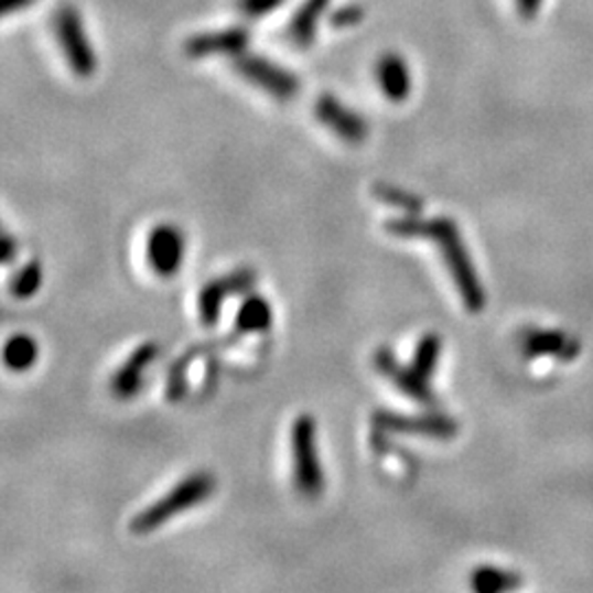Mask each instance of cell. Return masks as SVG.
Segmentation results:
<instances>
[{"label": "cell", "mask_w": 593, "mask_h": 593, "mask_svg": "<svg viewBox=\"0 0 593 593\" xmlns=\"http://www.w3.org/2000/svg\"><path fill=\"white\" fill-rule=\"evenodd\" d=\"M385 231L396 238H429L442 251L444 265L460 291L464 305L471 312H482L486 305V291L473 267V260L464 247L462 234L451 218H420L418 214H407L385 223Z\"/></svg>", "instance_id": "6da1fadb"}, {"label": "cell", "mask_w": 593, "mask_h": 593, "mask_svg": "<svg viewBox=\"0 0 593 593\" xmlns=\"http://www.w3.org/2000/svg\"><path fill=\"white\" fill-rule=\"evenodd\" d=\"M214 490H216V477L212 473L201 471V473L187 475L165 497H161L159 502L148 506L143 513H139L132 519L130 530L134 535H150V532L159 530L161 526H165L170 519H174V517L196 508L205 499H209L214 495Z\"/></svg>", "instance_id": "7a4b0ae2"}, {"label": "cell", "mask_w": 593, "mask_h": 593, "mask_svg": "<svg viewBox=\"0 0 593 593\" xmlns=\"http://www.w3.org/2000/svg\"><path fill=\"white\" fill-rule=\"evenodd\" d=\"M291 455H293V479L296 490L308 499L319 497L325 488V477L319 460L316 422L308 413L299 416L293 422Z\"/></svg>", "instance_id": "3957f363"}, {"label": "cell", "mask_w": 593, "mask_h": 593, "mask_svg": "<svg viewBox=\"0 0 593 593\" xmlns=\"http://www.w3.org/2000/svg\"><path fill=\"white\" fill-rule=\"evenodd\" d=\"M51 24L71 71L77 77H90L97 68V57L90 46V40L86 37L79 11L73 4H62L53 13Z\"/></svg>", "instance_id": "277c9868"}, {"label": "cell", "mask_w": 593, "mask_h": 593, "mask_svg": "<svg viewBox=\"0 0 593 593\" xmlns=\"http://www.w3.org/2000/svg\"><path fill=\"white\" fill-rule=\"evenodd\" d=\"M374 427L385 433H400V435H422L433 440H451L460 431V424L442 413H400L380 409L371 418Z\"/></svg>", "instance_id": "5b68a950"}, {"label": "cell", "mask_w": 593, "mask_h": 593, "mask_svg": "<svg viewBox=\"0 0 593 593\" xmlns=\"http://www.w3.org/2000/svg\"><path fill=\"white\" fill-rule=\"evenodd\" d=\"M234 68L247 82H251L254 86H258L260 90L269 93L276 99H293L299 93V79L295 75L269 57L245 51L236 57Z\"/></svg>", "instance_id": "8992f818"}, {"label": "cell", "mask_w": 593, "mask_h": 593, "mask_svg": "<svg viewBox=\"0 0 593 593\" xmlns=\"http://www.w3.org/2000/svg\"><path fill=\"white\" fill-rule=\"evenodd\" d=\"M258 282V273L249 267L236 269L229 276H223L220 280L209 282L201 295H198V314L203 325H216L223 312V303L227 296L247 295L254 291Z\"/></svg>", "instance_id": "52a82bcc"}, {"label": "cell", "mask_w": 593, "mask_h": 593, "mask_svg": "<svg viewBox=\"0 0 593 593\" xmlns=\"http://www.w3.org/2000/svg\"><path fill=\"white\" fill-rule=\"evenodd\" d=\"M314 117L332 130L341 141L349 145H358L367 139V121L356 110L347 108L338 97L334 95H321L314 104Z\"/></svg>", "instance_id": "ba28073f"}, {"label": "cell", "mask_w": 593, "mask_h": 593, "mask_svg": "<svg viewBox=\"0 0 593 593\" xmlns=\"http://www.w3.org/2000/svg\"><path fill=\"white\" fill-rule=\"evenodd\" d=\"M148 265L161 278H172L181 271L185 258V236L174 225H159L148 236Z\"/></svg>", "instance_id": "9c48e42d"}, {"label": "cell", "mask_w": 593, "mask_h": 593, "mask_svg": "<svg viewBox=\"0 0 593 593\" xmlns=\"http://www.w3.org/2000/svg\"><path fill=\"white\" fill-rule=\"evenodd\" d=\"M374 367L378 369V374H382L385 378H389L411 400H416L420 405H427V407H433L435 405V393H433L429 380H424L422 376H418L411 365L405 367L389 347L376 349V354H374Z\"/></svg>", "instance_id": "30bf717a"}, {"label": "cell", "mask_w": 593, "mask_h": 593, "mask_svg": "<svg viewBox=\"0 0 593 593\" xmlns=\"http://www.w3.org/2000/svg\"><path fill=\"white\" fill-rule=\"evenodd\" d=\"M251 42V33L245 26L220 29L212 33H198L187 40L185 53L190 57H207V55H240L247 51Z\"/></svg>", "instance_id": "8fae6325"}, {"label": "cell", "mask_w": 593, "mask_h": 593, "mask_svg": "<svg viewBox=\"0 0 593 593\" xmlns=\"http://www.w3.org/2000/svg\"><path fill=\"white\" fill-rule=\"evenodd\" d=\"M159 356V347L154 343H143L134 347V352L123 360V365L115 371L112 376V393L121 400L132 398L141 385H143V374L152 365V360Z\"/></svg>", "instance_id": "7c38bea8"}, {"label": "cell", "mask_w": 593, "mask_h": 593, "mask_svg": "<svg viewBox=\"0 0 593 593\" xmlns=\"http://www.w3.org/2000/svg\"><path fill=\"white\" fill-rule=\"evenodd\" d=\"M376 77L380 84V90L391 101L400 104L411 93V73L407 62L398 53H387L376 64Z\"/></svg>", "instance_id": "4fadbf2b"}, {"label": "cell", "mask_w": 593, "mask_h": 593, "mask_svg": "<svg viewBox=\"0 0 593 593\" xmlns=\"http://www.w3.org/2000/svg\"><path fill=\"white\" fill-rule=\"evenodd\" d=\"M521 347L528 356H557L563 360H570L579 354V343L572 341L563 332H546V330H532L524 336Z\"/></svg>", "instance_id": "5bb4252c"}, {"label": "cell", "mask_w": 593, "mask_h": 593, "mask_svg": "<svg viewBox=\"0 0 593 593\" xmlns=\"http://www.w3.org/2000/svg\"><path fill=\"white\" fill-rule=\"evenodd\" d=\"M273 323V308L265 296L251 295L245 299V303L238 310L236 316V336L242 334H260L267 332Z\"/></svg>", "instance_id": "9a60e30c"}, {"label": "cell", "mask_w": 593, "mask_h": 593, "mask_svg": "<svg viewBox=\"0 0 593 593\" xmlns=\"http://www.w3.org/2000/svg\"><path fill=\"white\" fill-rule=\"evenodd\" d=\"M330 0H305L301 4V9L296 11L295 18L289 24V37L295 46H308L312 44L314 35H316V24L321 13L327 9Z\"/></svg>", "instance_id": "2e32d148"}, {"label": "cell", "mask_w": 593, "mask_h": 593, "mask_svg": "<svg viewBox=\"0 0 593 593\" xmlns=\"http://www.w3.org/2000/svg\"><path fill=\"white\" fill-rule=\"evenodd\" d=\"M440 356H442V336L435 334V332H427L416 345L411 367H413V371L418 376H422L424 380L431 382V378H433V374L438 369Z\"/></svg>", "instance_id": "e0dca14e"}, {"label": "cell", "mask_w": 593, "mask_h": 593, "mask_svg": "<svg viewBox=\"0 0 593 593\" xmlns=\"http://www.w3.org/2000/svg\"><path fill=\"white\" fill-rule=\"evenodd\" d=\"M521 585H524V581L519 574H513V572H506L499 568H490V565L475 570L473 579H471V587L479 593L510 592V590H517Z\"/></svg>", "instance_id": "ac0fdd59"}, {"label": "cell", "mask_w": 593, "mask_h": 593, "mask_svg": "<svg viewBox=\"0 0 593 593\" xmlns=\"http://www.w3.org/2000/svg\"><path fill=\"white\" fill-rule=\"evenodd\" d=\"M2 356L11 371H26L37 360V343L29 334H15L4 343Z\"/></svg>", "instance_id": "d6986e66"}, {"label": "cell", "mask_w": 593, "mask_h": 593, "mask_svg": "<svg viewBox=\"0 0 593 593\" xmlns=\"http://www.w3.org/2000/svg\"><path fill=\"white\" fill-rule=\"evenodd\" d=\"M205 352L203 345H196L192 349H187L172 367H170V374H168V400L170 402H179L185 391H187V371H190V365Z\"/></svg>", "instance_id": "ffe728a7"}, {"label": "cell", "mask_w": 593, "mask_h": 593, "mask_svg": "<svg viewBox=\"0 0 593 593\" xmlns=\"http://www.w3.org/2000/svg\"><path fill=\"white\" fill-rule=\"evenodd\" d=\"M42 287V265L37 260L26 262L9 282V291L15 299H29Z\"/></svg>", "instance_id": "44dd1931"}, {"label": "cell", "mask_w": 593, "mask_h": 593, "mask_svg": "<svg viewBox=\"0 0 593 593\" xmlns=\"http://www.w3.org/2000/svg\"><path fill=\"white\" fill-rule=\"evenodd\" d=\"M374 196L385 203L391 205L396 209H402L407 214H420L422 212V201L416 194H409L396 185H387V183H378L374 185Z\"/></svg>", "instance_id": "7402d4cb"}, {"label": "cell", "mask_w": 593, "mask_h": 593, "mask_svg": "<svg viewBox=\"0 0 593 593\" xmlns=\"http://www.w3.org/2000/svg\"><path fill=\"white\" fill-rule=\"evenodd\" d=\"M287 0H238V9L242 15L247 18H262L273 13L276 9H280Z\"/></svg>", "instance_id": "603a6c76"}, {"label": "cell", "mask_w": 593, "mask_h": 593, "mask_svg": "<svg viewBox=\"0 0 593 593\" xmlns=\"http://www.w3.org/2000/svg\"><path fill=\"white\" fill-rule=\"evenodd\" d=\"M363 15H365V13H363V7H358V4H345V7H341V9L334 11V15H332V24L345 29V26H352V24L360 22Z\"/></svg>", "instance_id": "cb8c5ba5"}, {"label": "cell", "mask_w": 593, "mask_h": 593, "mask_svg": "<svg viewBox=\"0 0 593 593\" xmlns=\"http://www.w3.org/2000/svg\"><path fill=\"white\" fill-rule=\"evenodd\" d=\"M515 2H517V9H519V15L524 20H535L546 0H515Z\"/></svg>", "instance_id": "d4e9b609"}, {"label": "cell", "mask_w": 593, "mask_h": 593, "mask_svg": "<svg viewBox=\"0 0 593 593\" xmlns=\"http://www.w3.org/2000/svg\"><path fill=\"white\" fill-rule=\"evenodd\" d=\"M15 249H18V242H15L9 234H4V238H2V262H4V265L13 262Z\"/></svg>", "instance_id": "484cf974"}, {"label": "cell", "mask_w": 593, "mask_h": 593, "mask_svg": "<svg viewBox=\"0 0 593 593\" xmlns=\"http://www.w3.org/2000/svg\"><path fill=\"white\" fill-rule=\"evenodd\" d=\"M35 0H2V4H0V9H2V13L4 15H9V13H13V11H20V9H26L29 4H33Z\"/></svg>", "instance_id": "4316f807"}]
</instances>
